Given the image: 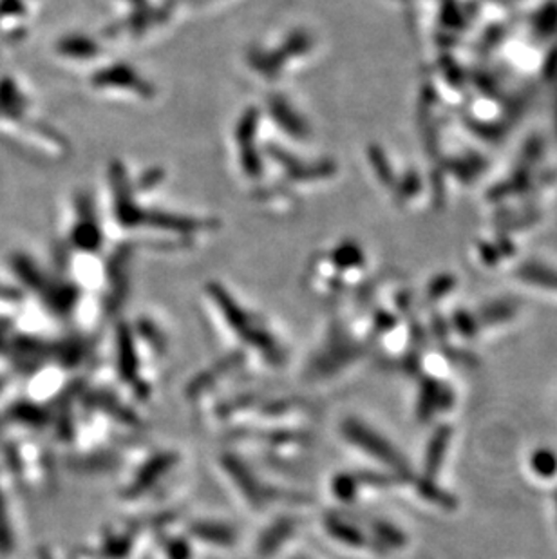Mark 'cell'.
I'll list each match as a JSON object with an SVG mask.
<instances>
[{
	"instance_id": "obj_11",
	"label": "cell",
	"mask_w": 557,
	"mask_h": 559,
	"mask_svg": "<svg viewBox=\"0 0 557 559\" xmlns=\"http://www.w3.org/2000/svg\"><path fill=\"white\" fill-rule=\"evenodd\" d=\"M531 467L540 478H553L557 473V456L550 449H537L532 454Z\"/></svg>"
},
{
	"instance_id": "obj_4",
	"label": "cell",
	"mask_w": 557,
	"mask_h": 559,
	"mask_svg": "<svg viewBox=\"0 0 557 559\" xmlns=\"http://www.w3.org/2000/svg\"><path fill=\"white\" fill-rule=\"evenodd\" d=\"M214 469L217 478L222 476L223 486L228 489L232 498L242 507L245 511L261 514L269 511L270 506L286 503L289 507L306 506V497L284 491L264 476L252 465V460L245 459L234 451H223L214 460Z\"/></svg>"
},
{
	"instance_id": "obj_12",
	"label": "cell",
	"mask_w": 557,
	"mask_h": 559,
	"mask_svg": "<svg viewBox=\"0 0 557 559\" xmlns=\"http://www.w3.org/2000/svg\"><path fill=\"white\" fill-rule=\"evenodd\" d=\"M440 385L435 384L432 380H427L426 384H424V390H422L420 404H418V413H420L424 420H427V417L431 415L432 409L442 402V391L438 390Z\"/></svg>"
},
{
	"instance_id": "obj_9",
	"label": "cell",
	"mask_w": 557,
	"mask_h": 559,
	"mask_svg": "<svg viewBox=\"0 0 557 559\" xmlns=\"http://www.w3.org/2000/svg\"><path fill=\"white\" fill-rule=\"evenodd\" d=\"M449 440H451V429L447 428V426L438 428L437 433L431 438V442H429V448H427L426 453L427 478H435V475H437L440 467H442Z\"/></svg>"
},
{
	"instance_id": "obj_3",
	"label": "cell",
	"mask_w": 557,
	"mask_h": 559,
	"mask_svg": "<svg viewBox=\"0 0 557 559\" xmlns=\"http://www.w3.org/2000/svg\"><path fill=\"white\" fill-rule=\"evenodd\" d=\"M187 456L179 449L162 448L138 454L127 462V475L121 481L120 498L127 506L143 507L145 501H162L176 495L174 489L183 487L178 481L185 476Z\"/></svg>"
},
{
	"instance_id": "obj_5",
	"label": "cell",
	"mask_w": 557,
	"mask_h": 559,
	"mask_svg": "<svg viewBox=\"0 0 557 559\" xmlns=\"http://www.w3.org/2000/svg\"><path fill=\"white\" fill-rule=\"evenodd\" d=\"M339 437L347 445L357 449L358 453L368 454L369 459L377 460L384 467L396 473V476L405 478V475H410V465L394 445L357 417H346L339 424Z\"/></svg>"
},
{
	"instance_id": "obj_1",
	"label": "cell",
	"mask_w": 557,
	"mask_h": 559,
	"mask_svg": "<svg viewBox=\"0 0 557 559\" xmlns=\"http://www.w3.org/2000/svg\"><path fill=\"white\" fill-rule=\"evenodd\" d=\"M109 209L102 212L106 234H118L121 245L129 241L153 243L154 249H187L203 239L216 227L206 217L173 211L158 205L159 189L164 178L159 173H147L140 178L127 175L121 164L109 170Z\"/></svg>"
},
{
	"instance_id": "obj_13",
	"label": "cell",
	"mask_w": 557,
	"mask_h": 559,
	"mask_svg": "<svg viewBox=\"0 0 557 559\" xmlns=\"http://www.w3.org/2000/svg\"><path fill=\"white\" fill-rule=\"evenodd\" d=\"M418 492L427 500L435 501L438 506L447 507V509H454V506H457V500L451 495H447L440 487L435 486L431 478L418 481Z\"/></svg>"
},
{
	"instance_id": "obj_14",
	"label": "cell",
	"mask_w": 557,
	"mask_h": 559,
	"mask_svg": "<svg viewBox=\"0 0 557 559\" xmlns=\"http://www.w3.org/2000/svg\"><path fill=\"white\" fill-rule=\"evenodd\" d=\"M556 503H557V495H556Z\"/></svg>"
},
{
	"instance_id": "obj_7",
	"label": "cell",
	"mask_w": 557,
	"mask_h": 559,
	"mask_svg": "<svg viewBox=\"0 0 557 559\" xmlns=\"http://www.w3.org/2000/svg\"><path fill=\"white\" fill-rule=\"evenodd\" d=\"M300 523H303V518L297 512L278 514L256 538V544H253L256 556L259 559L274 558L286 545L294 544L295 536L299 533Z\"/></svg>"
},
{
	"instance_id": "obj_10",
	"label": "cell",
	"mask_w": 557,
	"mask_h": 559,
	"mask_svg": "<svg viewBox=\"0 0 557 559\" xmlns=\"http://www.w3.org/2000/svg\"><path fill=\"white\" fill-rule=\"evenodd\" d=\"M374 538L377 539V544L388 549H399L402 545H405V536L402 531L391 525V523L377 522L374 523Z\"/></svg>"
},
{
	"instance_id": "obj_8",
	"label": "cell",
	"mask_w": 557,
	"mask_h": 559,
	"mask_svg": "<svg viewBox=\"0 0 557 559\" xmlns=\"http://www.w3.org/2000/svg\"><path fill=\"white\" fill-rule=\"evenodd\" d=\"M360 486H363L360 475L339 473V475H333L332 480L328 484V492H330V497H332L336 503L347 506V503H353V501L357 500Z\"/></svg>"
},
{
	"instance_id": "obj_2",
	"label": "cell",
	"mask_w": 557,
	"mask_h": 559,
	"mask_svg": "<svg viewBox=\"0 0 557 559\" xmlns=\"http://www.w3.org/2000/svg\"><path fill=\"white\" fill-rule=\"evenodd\" d=\"M203 308L226 354L241 357L248 370H281L286 365L288 354L272 324L236 296L232 297L222 283L206 286Z\"/></svg>"
},
{
	"instance_id": "obj_6",
	"label": "cell",
	"mask_w": 557,
	"mask_h": 559,
	"mask_svg": "<svg viewBox=\"0 0 557 559\" xmlns=\"http://www.w3.org/2000/svg\"><path fill=\"white\" fill-rule=\"evenodd\" d=\"M183 531L194 545L198 555H223L230 552L239 542L237 531L230 523L212 518H198L183 523Z\"/></svg>"
}]
</instances>
